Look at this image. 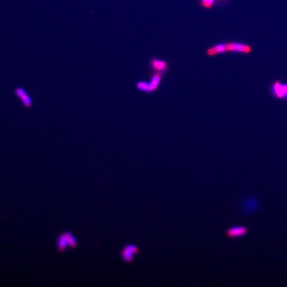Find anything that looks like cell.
I'll list each match as a JSON object with an SVG mask.
<instances>
[{
  "mask_svg": "<svg viewBox=\"0 0 287 287\" xmlns=\"http://www.w3.org/2000/svg\"><path fill=\"white\" fill-rule=\"evenodd\" d=\"M226 53H227V42L215 44L207 48L205 51V54L208 57H214Z\"/></svg>",
  "mask_w": 287,
  "mask_h": 287,
  "instance_id": "obj_5",
  "label": "cell"
},
{
  "mask_svg": "<svg viewBox=\"0 0 287 287\" xmlns=\"http://www.w3.org/2000/svg\"><path fill=\"white\" fill-rule=\"evenodd\" d=\"M269 91L274 99L287 102V83L275 80L270 84Z\"/></svg>",
  "mask_w": 287,
  "mask_h": 287,
  "instance_id": "obj_1",
  "label": "cell"
},
{
  "mask_svg": "<svg viewBox=\"0 0 287 287\" xmlns=\"http://www.w3.org/2000/svg\"><path fill=\"white\" fill-rule=\"evenodd\" d=\"M65 233L68 238L69 246H70L72 248H75L77 245L76 238L73 236V235H72L70 232H65Z\"/></svg>",
  "mask_w": 287,
  "mask_h": 287,
  "instance_id": "obj_12",
  "label": "cell"
},
{
  "mask_svg": "<svg viewBox=\"0 0 287 287\" xmlns=\"http://www.w3.org/2000/svg\"><path fill=\"white\" fill-rule=\"evenodd\" d=\"M227 53L248 54L252 51V48L249 45L239 42H227Z\"/></svg>",
  "mask_w": 287,
  "mask_h": 287,
  "instance_id": "obj_3",
  "label": "cell"
},
{
  "mask_svg": "<svg viewBox=\"0 0 287 287\" xmlns=\"http://www.w3.org/2000/svg\"><path fill=\"white\" fill-rule=\"evenodd\" d=\"M68 245H69L68 238L65 233L64 232L59 235L56 239V246L58 250L61 252H64Z\"/></svg>",
  "mask_w": 287,
  "mask_h": 287,
  "instance_id": "obj_10",
  "label": "cell"
},
{
  "mask_svg": "<svg viewBox=\"0 0 287 287\" xmlns=\"http://www.w3.org/2000/svg\"><path fill=\"white\" fill-rule=\"evenodd\" d=\"M135 86L137 90L143 93L149 94L154 93L149 81L147 82L144 80H140L136 83Z\"/></svg>",
  "mask_w": 287,
  "mask_h": 287,
  "instance_id": "obj_11",
  "label": "cell"
},
{
  "mask_svg": "<svg viewBox=\"0 0 287 287\" xmlns=\"http://www.w3.org/2000/svg\"><path fill=\"white\" fill-rule=\"evenodd\" d=\"M138 252L139 248L136 245L129 244L125 246L121 250V257L126 262H132L134 256Z\"/></svg>",
  "mask_w": 287,
  "mask_h": 287,
  "instance_id": "obj_4",
  "label": "cell"
},
{
  "mask_svg": "<svg viewBox=\"0 0 287 287\" xmlns=\"http://www.w3.org/2000/svg\"><path fill=\"white\" fill-rule=\"evenodd\" d=\"M247 228L244 226H235L228 229L225 232L226 235L230 238L243 237L247 233Z\"/></svg>",
  "mask_w": 287,
  "mask_h": 287,
  "instance_id": "obj_8",
  "label": "cell"
},
{
  "mask_svg": "<svg viewBox=\"0 0 287 287\" xmlns=\"http://www.w3.org/2000/svg\"><path fill=\"white\" fill-rule=\"evenodd\" d=\"M15 95L20 99L26 108H31L33 105L32 99L26 90L22 87H17L15 90Z\"/></svg>",
  "mask_w": 287,
  "mask_h": 287,
  "instance_id": "obj_6",
  "label": "cell"
},
{
  "mask_svg": "<svg viewBox=\"0 0 287 287\" xmlns=\"http://www.w3.org/2000/svg\"><path fill=\"white\" fill-rule=\"evenodd\" d=\"M229 0H197L199 6L204 9L210 10L214 6H222L228 3Z\"/></svg>",
  "mask_w": 287,
  "mask_h": 287,
  "instance_id": "obj_7",
  "label": "cell"
},
{
  "mask_svg": "<svg viewBox=\"0 0 287 287\" xmlns=\"http://www.w3.org/2000/svg\"><path fill=\"white\" fill-rule=\"evenodd\" d=\"M163 75L160 74H150V83L153 92H156L160 86L161 83Z\"/></svg>",
  "mask_w": 287,
  "mask_h": 287,
  "instance_id": "obj_9",
  "label": "cell"
},
{
  "mask_svg": "<svg viewBox=\"0 0 287 287\" xmlns=\"http://www.w3.org/2000/svg\"><path fill=\"white\" fill-rule=\"evenodd\" d=\"M149 68L150 74H167L169 69V65L164 59H160L156 57H151L149 60Z\"/></svg>",
  "mask_w": 287,
  "mask_h": 287,
  "instance_id": "obj_2",
  "label": "cell"
}]
</instances>
